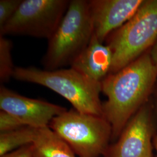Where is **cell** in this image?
I'll use <instances>...</instances> for the list:
<instances>
[{
    "label": "cell",
    "instance_id": "cell-17",
    "mask_svg": "<svg viewBox=\"0 0 157 157\" xmlns=\"http://www.w3.org/2000/svg\"><path fill=\"white\" fill-rule=\"evenodd\" d=\"M152 61L157 69V38L149 51Z\"/></svg>",
    "mask_w": 157,
    "mask_h": 157
},
{
    "label": "cell",
    "instance_id": "cell-11",
    "mask_svg": "<svg viewBox=\"0 0 157 157\" xmlns=\"http://www.w3.org/2000/svg\"><path fill=\"white\" fill-rule=\"evenodd\" d=\"M32 157H76L72 148L49 126L38 128Z\"/></svg>",
    "mask_w": 157,
    "mask_h": 157
},
{
    "label": "cell",
    "instance_id": "cell-1",
    "mask_svg": "<svg viewBox=\"0 0 157 157\" xmlns=\"http://www.w3.org/2000/svg\"><path fill=\"white\" fill-rule=\"evenodd\" d=\"M157 78V67L148 52L102 80V92L107 97L103 116L111 126V139H118L130 119L147 104Z\"/></svg>",
    "mask_w": 157,
    "mask_h": 157
},
{
    "label": "cell",
    "instance_id": "cell-15",
    "mask_svg": "<svg viewBox=\"0 0 157 157\" xmlns=\"http://www.w3.org/2000/svg\"><path fill=\"white\" fill-rule=\"evenodd\" d=\"M26 126L15 116L4 111H0V132H10Z\"/></svg>",
    "mask_w": 157,
    "mask_h": 157
},
{
    "label": "cell",
    "instance_id": "cell-18",
    "mask_svg": "<svg viewBox=\"0 0 157 157\" xmlns=\"http://www.w3.org/2000/svg\"><path fill=\"white\" fill-rule=\"evenodd\" d=\"M156 111H157V108H156ZM156 149H157V140H156Z\"/></svg>",
    "mask_w": 157,
    "mask_h": 157
},
{
    "label": "cell",
    "instance_id": "cell-10",
    "mask_svg": "<svg viewBox=\"0 0 157 157\" xmlns=\"http://www.w3.org/2000/svg\"><path fill=\"white\" fill-rule=\"evenodd\" d=\"M112 60L111 48L100 41L93 33L89 44L73 61L70 67L90 79L101 83L111 73Z\"/></svg>",
    "mask_w": 157,
    "mask_h": 157
},
{
    "label": "cell",
    "instance_id": "cell-12",
    "mask_svg": "<svg viewBox=\"0 0 157 157\" xmlns=\"http://www.w3.org/2000/svg\"><path fill=\"white\" fill-rule=\"evenodd\" d=\"M26 126L10 132L0 133V157L22 147L33 143L37 130Z\"/></svg>",
    "mask_w": 157,
    "mask_h": 157
},
{
    "label": "cell",
    "instance_id": "cell-8",
    "mask_svg": "<svg viewBox=\"0 0 157 157\" xmlns=\"http://www.w3.org/2000/svg\"><path fill=\"white\" fill-rule=\"evenodd\" d=\"M0 109L35 128L48 126L54 118L67 110L47 101L23 96L4 86L0 87Z\"/></svg>",
    "mask_w": 157,
    "mask_h": 157
},
{
    "label": "cell",
    "instance_id": "cell-7",
    "mask_svg": "<svg viewBox=\"0 0 157 157\" xmlns=\"http://www.w3.org/2000/svg\"><path fill=\"white\" fill-rule=\"evenodd\" d=\"M151 111L146 104L130 119L104 157H152Z\"/></svg>",
    "mask_w": 157,
    "mask_h": 157
},
{
    "label": "cell",
    "instance_id": "cell-3",
    "mask_svg": "<svg viewBox=\"0 0 157 157\" xmlns=\"http://www.w3.org/2000/svg\"><path fill=\"white\" fill-rule=\"evenodd\" d=\"M94 33L89 1L71 0L58 28L48 40L43 58L45 70L71 66L89 44Z\"/></svg>",
    "mask_w": 157,
    "mask_h": 157
},
{
    "label": "cell",
    "instance_id": "cell-9",
    "mask_svg": "<svg viewBox=\"0 0 157 157\" xmlns=\"http://www.w3.org/2000/svg\"><path fill=\"white\" fill-rule=\"evenodd\" d=\"M143 0L89 1L94 34L104 43L110 34L120 28L137 11Z\"/></svg>",
    "mask_w": 157,
    "mask_h": 157
},
{
    "label": "cell",
    "instance_id": "cell-14",
    "mask_svg": "<svg viewBox=\"0 0 157 157\" xmlns=\"http://www.w3.org/2000/svg\"><path fill=\"white\" fill-rule=\"evenodd\" d=\"M22 2V0L0 1V28L13 16Z\"/></svg>",
    "mask_w": 157,
    "mask_h": 157
},
{
    "label": "cell",
    "instance_id": "cell-19",
    "mask_svg": "<svg viewBox=\"0 0 157 157\" xmlns=\"http://www.w3.org/2000/svg\"><path fill=\"white\" fill-rule=\"evenodd\" d=\"M156 92L157 93V90H156Z\"/></svg>",
    "mask_w": 157,
    "mask_h": 157
},
{
    "label": "cell",
    "instance_id": "cell-4",
    "mask_svg": "<svg viewBox=\"0 0 157 157\" xmlns=\"http://www.w3.org/2000/svg\"><path fill=\"white\" fill-rule=\"evenodd\" d=\"M157 38V0L144 1L133 17L107 38V45L113 54L110 73L118 72L144 54Z\"/></svg>",
    "mask_w": 157,
    "mask_h": 157
},
{
    "label": "cell",
    "instance_id": "cell-2",
    "mask_svg": "<svg viewBox=\"0 0 157 157\" xmlns=\"http://www.w3.org/2000/svg\"><path fill=\"white\" fill-rule=\"evenodd\" d=\"M12 78L52 90L79 112L103 116L100 97L101 83L86 77L73 67L48 71L32 67H15Z\"/></svg>",
    "mask_w": 157,
    "mask_h": 157
},
{
    "label": "cell",
    "instance_id": "cell-13",
    "mask_svg": "<svg viewBox=\"0 0 157 157\" xmlns=\"http://www.w3.org/2000/svg\"><path fill=\"white\" fill-rule=\"evenodd\" d=\"M11 41L0 36V81L5 83L13 77L15 67L12 56Z\"/></svg>",
    "mask_w": 157,
    "mask_h": 157
},
{
    "label": "cell",
    "instance_id": "cell-5",
    "mask_svg": "<svg viewBox=\"0 0 157 157\" xmlns=\"http://www.w3.org/2000/svg\"><path fill=\"white\" fill-rule=\"evenodd\" d=\"M79 157H100L108 148L112 128L104 116L67 110L48 126Z\"/></svg>",
    "mask_w": 157,
    "mask_h": 157
},
{
    "label": "cell",
    "instance_id": "cell-6",
    "mask_svg": "<svg viewBox=\"0 0 157 157\" xmlns=\"http://www.w3.org/2000/svg\"><path fill=\"white\" fill-rule=\"evenodd\" d=\"M68 0H22L13 16L0 28L7 34L50 39L67 11Z\"/></svg>",
    "mask_w": 157,
    "mask_h": 157
},
{
    "label": "cell",
    "instance_id": "cell-16",
    "mask_svg": "<svg viewBox=\"0 0 157 157\" xmlns=\"http://www.w3.org/2000/svg\"><path fill=\"white\" fill-rule=\"evenodd\" d=\"M33 145L24 146L0 157H32Z\"/></svg>",
    "mask_w": 157,
    "mask_h": 157
}]
</instances>
